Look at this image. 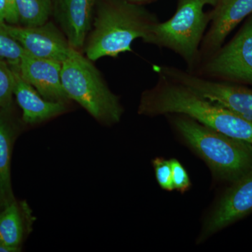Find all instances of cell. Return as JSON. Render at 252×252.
<instances>
[{"label":"cell","instance_id":"9","mask_svg":"<svg viewBox=\"0 0 252 252\" xmlns=\"http://www.w3.org/2000/svg\"><path fill=\"white\" fill-rule=\"evenodd\" d=\"M1 27L26 53L34 57L63 63L74 50L65 36L52 23L32 28L4 23Z\"/></svg>","mask_w":252,"mask_h":252},{"label":"cell","instance_id":"18","mask_svg":"<svg viewBox=\"0 0 252 252\" xmlns=\"http://www.w3.org/2000/svg\"><path fill=\"white\" fill-rule=\"evenodd\" d=\"M14 74L10 64L0 60V109L9 108L14 96Z\"/></svg>","mask_w":252,"mask_h":252},{"label":"cell","instance_id":"23","mask_svg":"<svg viewBox=\"0 0 252 252\" xmlns=\"http://www.w3.org/2000/svg\"><path fill=\"white\" fill-rule=\"evenodd\" d=\"M0 252H16L14 249L10 248L0 242Z\"/></svg>","mask_w":252,"mask_h":252},{"label":"cell","instance_id":"24","mask_svg":"<svg viewBox=\"0 0 252 252\" xmlns=\"http://www.w3.org/2000/svg\"><path fill=\"white\" fill-rule=\"evenodd\" d=\"M200 1L205 3V5L210 4L212 5V6H215L220 0H200Z\"/></svg>","mask_w":252,"mask_h":252},{"label":"cell","instance_id":"11","mask_svg":"<svg viewBox=\"0 0 252 252\" xmlns=\"http://www.w3.org/2000/svg\"><path fill=\"white\" fill-rule=\"evenodd\" d=\"M18 68L23 79L44 99L64 103L69 100L61 80L62 63L39 59L25 52Z\"/></svg>","mask_w":252,"mask_h":252},{"label":"cell","instance_id":"2","mask_svg":"<svg viewBox=\"0 0 252 252\" xmlns=\"http://www.w3.org/2000/svg\"><path fill=\"white\" fill-rule=\"evenodd\" d=\"M158 22L153 14L124 0L104 1L99 6L88 38L86 57L94 61L131 52L132 43L139 38L145 41Z\"/></svg>","mask_w":252,"mask_h":252},{"label":"cell","instance_id":"3","mask_svg":"<svg viewBox=\"0 0 252 252\" xmlns=\"http://www.w3.org/2000/svg\"><path fill=\"white\" fill-rule=\"evenodd\" d=\"M172 125L220 182L231 184L252 168V145L223 135L182 114H171Z\"/></svg>","mask_w":252,"mask_h":252},{"label":"cell","instance_id":"12","mask_svg":"<svg viewBox=\"0 0 252 252\" xmlns=\"http://www.w3.org/2000/svg\"><path fill=\"white\" fill-rule=\"evenodd\" d=\"M55 16L68 42L76 50L85 43L92 24L94 0H52Z\"/></svg>","mask_w":252,"mask_h":252},{"label":"cell","instance_id":"13","mask_svg":"<svg viewBox=\"0 0 252 252\" xmlns=\"http://www.w3.org/2000/svg\"><path fill=\"white\" fill-rule=\"evenodd\" d=\"M14 74V95L23 111V122L35 124L63 114L67 110L66 103L44 99L37 91L25 80L18 65H11Z\"/></svg>","mask_w":252,"mask_h":252},{"label":"cell","instance_id":"15","mask_svg":"<svg viewBox=\"0 0 252 252\" xmlns=\"http://www.w3.org/2000/svg\"><path fill=\"white\" fill-rule=\"evenodd\" d=\"M32 223V211L28 204L15 200L0 212V242L16 252L21 251Z\"/></svg>","mask_w":252,"mask_h":252},{"label":"cell","instance_id":"16","mask_svg":"<svg viewBox=\"0 0 252 252\" xmlns=\"http://www.w3.org/2000/svg\"><path fill=\"white\" fill-rule=\"evenodd\" d=\"M16 11L23 27L42 26L52 12V0H16Z\"/></svg>","mask_w":252,"mask_h":252},{"label":"cell","instance_id":"14","mask_svg":"<svg viewBox=\"0 0 252 252\" xmlns=\"http://www.w3.org/2000/svg\"><path fill=\"white\" fill-rule=\"evenodd\" d=\"M10 109H0V208L16 200L11 185V157L20 130Z\"/></svg>","mask_w":252,"mask_h":252},{"label":"cell","instance_id":"10","mask_svg":"<svg viewBox=\"0 0 252 252\" xmlns=\"http://www.w3.org/2000/svg\"><path fill=\"white\" fill-rule=\"evenodd\" d=\"M214 7L200 45V61L221 47L239 23L252 14V0H220Z\"/></svg>","mask_w":252,"mask_h":252},{"label":"cell","instance_id":"19","mask_svg":"<svg viewBox=\"0 0 252 252\" xmlns=\"http://www.w3.org/2000/svg\"><path fill=\"white\" fill-rule=\"evenodd\" d=\"M152 163L158 183L160 187L164 190L169 191L175 190L172 182V168L170 160H166L162 158H157L154 159Z\"/></svg>","mask_w":252,"mask_h":252},{"label":"cell","instance_id":"20","mask_svg":"<svg viewBox=\"0 0 252 252\" xmlns=\"http://www.w3.org/2000/svg\"><path fill=\"white\" fill-rule=\"evenodd\" d=\"M170 162L171 165L174 189L182 193H185L190 189L191 185L188 173L183 165L177 159H170Z\"/></svg>","mask_w":252,"mask_h":252},{"label":"cell","instance_id":"6","mask_svg":"<svg viewBox=\"0 0 252 252\" xmlns=\"http://www.w3.org/2000/svg\"><path fill=\"white\" fill-rule=\"evenodd\" d=\"M193 73L212 80L252 86V14L231 40L202 60Z\"/></svg>","mask_w":252,"mask_h":252},{"label":"cell","instance_id":"8","mask_svg":"<svg viewBox=\"0 0 252 252\" xmlns=\"http://www.w3.org/2000/svg\"><path fill=\"white\" fill-rule=\"evenodd\" d=\"M252 213V168L233 183L209 214L198 238L202 243Z\"/></svg>","mask_w":252,"mask_h":252},{"label":"cell","instance_id":"1","mask_svg":"<svg viewBox=\"0 0 252 252\" xmlns=\"http://www.w3.org/2000/svg\"><path fill=\"white\" fill-rule=\"evenodd\" d=\"M138 113L157 117L182 114L252 145V122L212 102L183 84L158 75L157 84L141 95Z\"/></svg>","mask_w":252,"mask_h":252},{"label":"cell","instance_id":"21","mask_svg":"<svg viewBox=\"0 0 252 252\" xmlns=\"http://www.w3.org/2000/svg\"><path fill=\"white\" fill-rule=\"evenodd\" d=\"M6 4V22L10 25L18 23L17 11H16V0H5Z\"/></svg>","mask_w":252,"mask_h":252},{"label":"cell","instance_id":"17","mask_svg":"<svg viewBox=\"0 0 252 252\" xmlns=\"http://www.w3.org/2000/svg\"><path fill=\"white\" fill-rule=\"evenodd\" d=\"M2 25V24H1ZM0 25V60L11 65H18L25 50Z\"/></svg>","mask_w":252,"mask_h":252},{"label":"cell","instance_id":"25","mask_svg":"<svg viewBox=\"0 0 252 252\" xmlns=\"http://www.w3.org/2000/svg\"><path fill=\"white\" fill-rule=\"evenodd\" d=\"M127 1H132V2H142V1H147L149 0H127Z\"/></svg>","mask_w":252,"mask_h":252},{"label":"cell","instance_id":"5","mask_svg":"<svg viewBox=\"0 0 252 252\" xmlns=\"http://www.w3.org/2000/svg\"><path fill=\"white\" fill-rule=\"evenodd\" d=\"M200 0H180L175 15L163 23L158 22L144 42L171 50L178 54L193 72L200 62L202 41L210 23V13L203 11Z\"/></svg>","mask_w":252,"mask_h":252},{"label":"cell","instance_id":"7","mask_svg":"<svg viewBox=\"0 0 252 252\" xmlns=\"http://www.w3.org/2000/svg\"><path fill=\"white\" fill-rule=\"evenodd\" d=\"M154 69L158 75L180 83L205 98L252 122V88L207 79L173 66L155 65Z\"/></svg>","mask_w":252,"mask_h":252},{"label":"cell","instance_id":"4","mask_svg":"<svg viewBox=\"0 0 252 252\" xmlns=\"http://www.w3.org/2000/svg\"><path fill=\"white\" fill-rule=\"evenodd\" d=\"M61 80L69 99L76 101L97 122L113 125L120 122L124 109L91 60L77 50L62 63Z\"/></svg>","mask_w":252,"mask_h":252},{"label":"cell","instance_id":"22","mask_svg":"<svg viewBox=\"0 0 252 252\" xmlns=\"http://www.w3.org/2000/svg\"><path fill=\"white\" fill-rule=\"evenodd\" d=\"M6 4L5 0H0V25L6 22Z\"/></svg>","mask_w":252,"mask_h":252}]
</instances>
